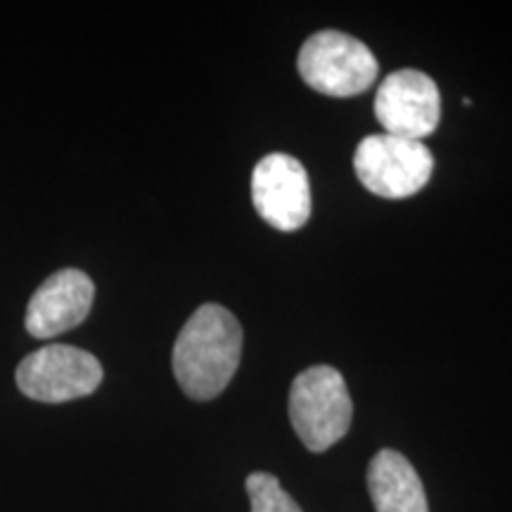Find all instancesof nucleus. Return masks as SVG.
Segmentation results:
<instances>
[{
    "instance_id": "423d86ee",
    "label": "nucleus",
    "mask_w": 512,
    "mask_h": 512,
    "mask_svg": "<svg viewBox=\"0 0 512 512\" xmlns=\"http://www.w3.org/2000/svg\"><path fill=\"white\" fill-rule=\"evenodd\" d=\"M375 117L389 136L422 143L437 131L441 119L437 83L418 69H399L389 74L377 88Z\"/></svg>"
},
{
    "instance_id": "f03ea898",
    "label": "nucleus",
    "mask_w": 512,
    "mask_h": 512,
    "mask_svg": "<svg viewBox=\"0 0 512 512\" xmlns=\"http://www.w3.org/2000/svg\"><path fill=\"white\" fill-rule=\"evenodd\" d=\"M351 396L342 373L332 366L306 368L290 389V420L297 437L313 453L328 451L351 427Z\"/></svg>"
},
{
    "instance_id": "1a4fd4ad",
    "label": "nucleus",
    "mask_w": 512,
    "mask_h": 512,
    "mask_svg": "<svg viewBox=\"0 0 512 512\" xmlns=\"http://www.w3.org/2000/svg\"><path fill=\"white\" fill-rule=\"evenodd\" d=\"M368 491L377 512H430L425 486L403 453L382 448L370 460Z\"/></svg>"
},
{
    "instance_id": "9d476101",
    "label": "nucleus",
    "mask_w": 512,
    "mask_h": 512,
    "mask_svg": "<svg viewBox=\"0 0 512 512\" xmlns=\"http://www.w3.org/2000/svg\"><path fill=\"white\" fill-rule=\"evenodd\" d=\"M247 494L252 512H302L299 503L280 486L271 472H254L247 477Z\"/></svg>"
},
{
    "instance_id": "39448f33",
    "label": "nucleus",
    "mask_w": 512,
    "mask_h": 512,
    "mask_svg": "<svg viewBox=\"0 0 512 512\" xmlns=\"http://www.w3.org/2000/svg\"><path fill=\"white\" fill-rule=\"evenodd\" d=\"M102 366L91 351L50 344L19 363V392L38 403H67L91 396L102 384Z\"/></svg>"
},
{
    "instance_id": "f257e3e1",
    "label": "nucleus",
    "mask_w": 512,
    "mask_h": 512,
    "mask_svg": "<svg viewBox=\"0 0 512 512\" xmlns=\"http://www.w3.org/2000/svg\"><path fill=\"white\" fill-rule=\"evenodd\" d=\"M242 325L221 304H204L174 344V375L192 401H211L238 373Z\"/></svg>"
},
{
    "instance_id": "6e6552de",
    "label": "nucleus",
    "mask_w": 512,
    "mask_h": 512,
    "mask_svg": "<svg viewBox=\"0 0 512 512\" xmlns=\"http://www.w3.org/2000/svg\"><path fill=\"white\" fill-rule=\"evenodd\" d=\"M95 285L83 271L64 268L50 275L27 306V332L36 339H50L74 330L91 313Z\"/></svg>"
},
{
    "instance_id": "7ed1b4c3",
    "label": "nucleus",
    "mask_w": 512,
    "mask_h": 512,
    "mask_svg": "<svg viewBox=\"0 0 512 512\" xmlns=\"http://www.w3.org/2000/svg\"><path fill=\"white\" fill-rule=\"evenodd\" d=\"M297 67L313 91L330 98H351L368 91L380 72L366 43L335 29L313 34L299 50Z\"/></svg>"
},
{
    "instance_id": "20e7f679",
    "label": "nucleus",
    "mask_w": 512,
    "mask_h": 512,
    "mask_svg": "<svg viewBox=\"0 0 512 512\" xmlns=\"http://www.w3.org/2000/svg\"><path fill=\"white\" fill-rule=\"evenodd\" d=\"M354 171L366 190L384 200H406L430 183L434 157L420 140L389 133L363 138L356 147Z\"/></svg>"
},
{
    "instance_id": "0eeeda50",
    "label": "nucleus",
    "mask_w": 512,
    "mask_h": 512,
    "mask_svg": "<svg viewBox=\"0 0 512 512\" xmlns=\"http://www.w3.org/2000/svg\"><path fill=\"white\" fill-rule=\"evenodd\" d=\"M252 202L275 230L302 228L311 216V183L302 162L285 152L266 155L252 174Z\"/></svg>"
}]
</instances>
